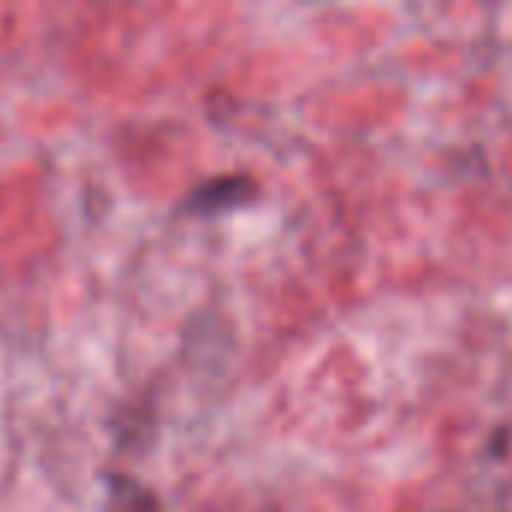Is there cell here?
Wrapping results in <instances>:
<instances>
[{"label":"cell","instance_id":"7a4b0ae2","mask_svg":"<svg viewBox=\"0 0 512 512\" xmlns=\"http://www.w3.org/2000/svg\"><path fill=\"white\" fill-rule=\"evenodd\" d=\"M105 489H108V512H162L159 498L135 477L108 474Z\"/></svg>","mask_w":512,"mask_h":512},{"label":"cell","instance_id":"6da1fadb","mask_svg":"<svg viewBox=\"0 0 512 512\" xmlns=\"http://www.w3.org/2000/svg\"><path fill=\"white\" fill-rule=\"evenodd\" d=\"M255 195H258V186L252 177L225 174V177H213V180L201 183L198 189H192L180 210L192 213V216H216V213L249 204Z\"/></svg>","mask_w":512,"mask_h":512}]
</instances>
